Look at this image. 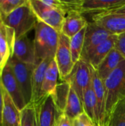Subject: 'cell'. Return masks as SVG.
<instances>
[{
	"instance_id": "obj_1",
	"label": "cell",
	"mask_w": 125,
	"mask_h": 126,
	"mask_svg": "<svg viewBox=\"0 0 125 126\" xmlns=\"http://www.w3.org/2000/svg\"><path fill=\"white\" fill-rule=\"evenodd\" d=\"M35 30L34 45L37 66L43 61L55 59L60 33L40 21H38Z\"/></svg>"
},
{
	"instance_id": "obj_2",
	"label": "cell",
	"mask_w": 125,
	"mask_h": 126,
	"mask_svg": "<svg viewBox=\"0 0 125 126\" xmlns=\"http://www.w3.org/2000/svg\"><path fill=\"white\" fill-rule=\"evenodd\" d=\"M1 20L4 25L14 30L15 38L27 35L28 32L35 27L38 21L32 9L29 0L9 15L1 17Z\"/></svg>"
},
{
	"instance_id": "obj_3",
	"label": "cell",
	"mask_w": 125,
	"mask_h": 126,
	"mask_svg": "<svg viewBox=\"0 0 125 126\" xmlns=\"http://www.w3.org/2000/svg\"><path fill=\"white\" fill-rule=\"evenodd\" d=\"M106 97V119H108L116 103L125 97V59L104 81Z\"/></svg>"
},
{
	"instance_id": "obj_4",
	"label": "cell",
	"mask_w": 125,
	"mask_h": 126,
	"mask_svg": "<svg viewBox=\"0 0 125 126\" xmlns=\"http://www.w3.org/2000/svg\"><path fill=\"white\" fill-rule=\"evenodd\" d=\"M30 5L38 21L61 33L63 21L66 13L58 8L49 7L41 0H29Z\"/></svg>"
},
{
	"instance_id": "obj_5",
	"label": "cell",
	"mask_w": 125,
	"mask_h": 126,
	"mask_svg": "<svg viewBox=\"0 0 125 126\" xmlns=\"http://www.w3.org/2000/svg\"><path fill=\"white\" fill-rule=\"evenodd\" d=\"M9 63L12 66L13 74L19 85L26 105L31 104L32 77L35 66L24 63L18 61L14 55L10 58Z\"/></svg>"
},
{
	"instance_id": "obj_6",
	"label": "cell",
	"mask_w": 125,
	"mask_h": 126,
	"mask_svg": "<svg viewBox=\"0 0 125 126\" xmlns=\"http://www.w3.org/2000/svg\"><path fill=\"white\" fill-rule=\"evenodd\" d=\"M64 81L70 83L83 102L84 92L92 83L91 66L83 59H80L74 64L71 72Z\"/></svg>"
},
{
	"instance_id": "obj_7",
	"label": "cell",
	"mask_w": 125,
	"mask_h": 126,
	"mask_svg": "<svg viewBox=\"0 0 125 126\" xmlns=\"http://www.w3.org/2000/svg\"><path fill=\"white\" fill-rule=\"evenodd\" d=\"M72 10L83 13H104L125 5V0H72Z\"/></svg>"
},
{
	"instance_id": "obj_8",
	"label": "cell",
	"mask_w": 125,
	"mask_h": 126,
	"mask_svg": "<svg viewBox=\"0 0 125 126\" xmlns=\"http://www.w3.org/2000/svg\"><path fill=\"white\" fill-rule=\"evenodd\" d=\"M55 60L59 70V78L62 81H64L71 72L74 63L72 61L70 49V38L63 33L60 34L59 43Z\"/></svg>"
},
{
	"instance_id": "obj_9",
	"label": "cell",
	"mask_w": 125,
	"mask_h": 126,
	"mask_svg": "<svg viewBox=\"0 0 125 126\" xmlns=\"http://www.w3.org/2000/svg\"><path fill=\"white\" fill-rule=\"evenodd\" d=\"M0 80L2 87L7 92L17 109L20 111H22L27 105L9 61L0 75Z\"/></svg>"
},
{
	"instance_id": "obj_10",
	"label": "cell",
	"mask_w": 125,
	"mask_h": 126,
	"mask_svg": "<svg viewBox=\"0 0 125 126\" xmlns=\"http://www.w3.org/2000/svg\"><path fill=\"white\" fill-rule=\"evenodd\" d=\"M91 20L113 35L125 32V13H98L92 15Z\"/></svg>"
},
{
	"instance_id": "obj_11",
	"label": "cell",
	"mask_w": 125,
	"mask_h": 126,
	"mask_svg": "<svg viewBox=\"0 0 125 126\" xmlns=\"http://www.w3.org/2000/svg\"><path fill=\"white\" fill-rule=\"evenodd\" d=\"M92 87L97 99V126H105L106 97L104 81L100 78L97 71L91 66Z\"/></svg>"
},
{
	"instance_id": "obj_12",
	"label": "cell",
	"mask_w": 125,
	"mask_h": 126,
	"mask_svg": "<svg viewBox=\"0 0 125 126\" xmlns=\"http://www.w3.org/2000/svg\"><path fill=\"white\" fill-rule=\"evenodd\" d=\"M15 40L14 30L4 24L0 13V75L10 58L13 55Z\"/></svg>"
},
{
	"instance_id": "obj_13",
	"label": "cell",
	"mask_w": 125,
	"mask_h": 126,
	"mask_svg": "<svg viewBox=\"0 0 125 126\" xmlns=\"http://www.w3.org/2000/svg\"><path fill=\"white\" fill-rule=\"evenodd\" d=\"M113 35V34L111 32L100 27L97 24L93 21L88 22L82 55L93 50L95 47L103 43Z\"/></svg>"
},
{
	"instance_id": "obj_14",
	"label": "cell",
	"mask_w": 125,
	"mask_h": 126,
	"mask_svg": "<svg viewBox=\"0 0 125 126\" xmlns=\"http://www.w3.org/2000/svg\"><path fill=\"white\" fill-rule=\"evenodd\" d=\"M117 38L118 35H113L93 50L82 55L81 59L90 64L94 69H97L109 52L115 48Z\"/></svg>"
},
{
	"instance_id": "obj_15",
	"label": "cell",
	"mask_w": 125,
	"mask_h": 126,
	"mask_svg": "<svg viewBox=\"0 0 125 126\" xmlns=\"http://www.w3.org/2000/svg\"><path fill=\"white\" fill-rule=\"evenodd\" d=\"M13 55L24 63L35 66L34 41H32L27 35L15 38L13 47Z\"/></svg>"
},
{
	"instance_id": "obj_16",
	"label": "cell",
	"mask_w": 125,
	"mask_h": 126,
	"mask_svg": "<svg viewBox=\"0 0 125 126\" xmlns=\"http://www.w3.org/2000/svg\"><path fill=\"white\" fill-rule=\"evenodd\" d=\"M34 106L38 114L40 126H56L57 113L52 95L45 97Z\"/></svg>"
},
{
	"instance_id": "obj_17",
	"label": "cell",
	"mask_w": 125,
	"mask_h": 126,
	"mask_svg": "<svg viewBox=\"0 0 125 126\" xmlns=\"http://www.w3.org/2000/svg\"><path fill=\"white\" fill-rule=\"evenodd\" d=\"M88 21L82 13L75 10H70L65 16L61 33L71 38L86 27Z\"/></svg>"
},
{
	"instance_id": "obj_18",
	"label": "cell",
	"mask_w": 125,
	"mask_h": 126,
	"mask_svg": "<svg viewBox=\"0 0 125 126\" xmlns=\"http://www.w3.org/2000/svg\"><path fill=\"white\" fill-rule=\"evenodd\" d=\"M52 61L45 60L35 66L32 77V102L35 105L38 103L42 98V87L43 84L45 73L46 69Z\"/></svg>"
},
{
	"instance_id": "obj_19",
	"label": "cell",
	"mask_w": 125,
	"mask_h": 126,
	"mask_svg": "<svg viewBox=\"0 0 125 126\" xmlns=\"http://www.w3.org/2000/svg\"><path fill=\"white\" fill-rule=\"evenodd\" d=\"M3 89L4 104L1 113V126H20L21 111L17 109L7 92Z\"/></svg>"
},
{
	"instance_id": "obj_20",
	"label": "cell",
	"mask_w": 125,
	"mask_h": 126,
	"mask_svg": "<svg viewBox=\"0 0 125 126\" xmlns=\"http://www.w3.org/2000/svg\"><path fill=\"white\" fill-rule=\"evenodd\" d=\"M124 60V57L119 50L116 48L113 49L96 69L100 78L105 81Z\"/></svg>"
},
{
	"instance_id": "obj_21",
	"label": "cell",
	"mask_w": 125,
	"mask_h": 126,
	"mask_svg": "<svg viewBox=\"0 0 125 126\" xmlns=\"http://www.w3.org/2000/svg\"><path fill=\"white\" fill-rule=\"evenodd\" d=\"M59 78V70L55 60H52L49 64L44 77L42 87V98L49 95H52L57 85Z\"/></svg>"
},
{
	"instance_id": "obj_22",
	"label": "cell",
	"mask_w": 125,
	"mask_h": 126,
	"mask_svg": "<svg viewBox=\"0 0 125 126\" xmlns=\"http://www.w3.org/2000/svg\"><path fill=\"white\" fill-rule=\"evenodd\" d=\"M71 85L67 81H62L57 83L54 94L52 95L55 105L57 115L64 113L68 101Z\"/></svg>"
},
{
	"instance_id": "obj_23",
	"label": "cell",
	"mask_w": 125,
	"mask_h": 126,
	"mask_svg": "<svg viewBox=\"0 0 125 126\" xmlns=\"http://www.w3.org/2000/svg\"><path fill=\"white\" fill-rule=\"evenodd\" d=\"M84 112L85 111L83 102L81 101L80 98L74 90V89L71 86L64 114L71 120L73 121L75 118H77L78 116Z\"/></svg>"
},
{
	"instance_id": "obj_24",
	"label": "cell",
	"mask_w": 125,
	"mask_h": 126,
	"mask_svg": "<svg viewBox=\"0 0 125 126\" xmlns=\"http://www.w3.org/2000/svg\"><path fill=\"white\" fill-rule=\"evenodd\" d=\"M83 105L85 113L97 126V99L92 87V83L84 92Z\"/></svg>"
},
{
	"instance_id": "obj_25",
	"label": "cell",
	"mask_w": 125,
	"mask_h": 126,
	"mask_svg": "<svg viewBox=\"0 0 125 126\" xmlns=\"http://www.w3.org/2000/svg\"><path fill=\"white\" fill-rule=\"evenodd\" d=\"M105 126H125V97L116 103Z\"/></svg>"
},
{
	"instance_id": "obj_26",
	"label": "cell",
	"mask_w": 125,
	"mask_h": 126,
	"mask_svg": "<svg viewBox=\"0 0 125 126\" xmlns=\"http://www.w3.org/2000/svg\"><path fill=\"white\" fill-rule=\"evenodd\" d=\"M85 31L86 27H85L82 30L74 35L71 38H70V49L72 56V61L74 64L81 59V55L84 46Z\"/></svg>"
},
{
	"instance_id": "obj_27",
	"label": "cell",
	"mask_w": 125,
	"mask_h": 126,
	"mask_svg": "<svg viewBox=\"0 0 125 126\" xmlns=\"http://www.w3.org/2000/svg\"><path fill=\"white\" fill-rule=\"evenodd\" d=\"M35 117V109L33 104L27 105L21 111V125L20 126H34Z\"/></svg>"
},
{
	"instance_id": "obj_28",
	"label": "cell",
	"mask_w": 125,
	"mask_h": 126,
	"mask_svg": "<svg viewBox=\"0 0 125 126\" xmlns=\"http://www.w3.org/2000/svg\"><path fill=\"white\" fill-rule=\"evenodd\" d=\"M27 0H0L1 16H5L11 13L16 8L23 5Z\"/></svg>"
},
{
	"instance_id": "obj_29",
	"label": "cell",
	"mask_w": 125,
	"mask_h": 126,
	"mask_svg": "<svg viewBox=\"0 0 125 126\" xmlns=\"http://www.w3.org/2000/svg\"><path fill=\"white\" fill-rule=\"evenodd\" d=\"M72 123L73 126H97L85 112L75 118Z\"/></svg>"
},
{
	"instance_id": "obj_30",
	"label": "cell",
	"mask_w": 125,
	"mask_h": 126,
	"mask_svg": "<svg viewBox=\"0 0 125 126\" xmlns=\"http://www.w3.org/2000/svg\"><path fill=\"white\" fill-rule=\"evenodd\" d=\"M115 48L119 50V52L125 59V32L118 35V38Z\"/></svg>"
},
{
	"instance_id": "obj_31",
	"label": "cell",
	"mask_w": 125,
	"mask_h": 126,
	"mask_svg": "<svg viewBox=\"0 0 125 126\" xmlns=\"http://www.w3.org/2000/svg\"><path fill=\"white\" fill-rule=\"evenodd\" d=\"M55 126H73L72 120H71L64 113L57 115Z\"/></svg>"
},
{
	"instance_id": "obj_32",
	"label": "cell",
	"mask_w": 125,
	"mask_h": 126,
	"mask_svg": "<svg viewBox=\"0 0 125 126\" xmlns=\"http://www.w3.org/2000/svg\"><path fill=\"white\" fill-rule=\"evenodd\" d=\"M3 104H4L3 89H2V86H1V80H0V126H1V113H2Z\"/></svg>"
},
{
	"instance_id": "obj_33",
	"label": "cell",
	"mask_w": 125,
	"mask_h": 126,
	"mask_svg": "<svg viewBox=\"0 0 125 126\" xmlns=\"http://www.w3.org/2000/svg\"><path fill=\"white\" fill-rule=\"evenodd\" d=\"M108 13H125V5L119 7V8H117V9H115L113 10H111Z\"/></svg>"
},
{
	"instance_id": "obj_34",
	"label": "cell",
	"mask_w": 125,
	"mask_h": 126,
	"mask_svg": "<svg viewBox=\"0 0 125 126\" xmlns=\"http://www.w3.org/2000/svg\"><path fill=\"white\" fill-rule=\"evenodd\" d=\"M40 126L39 125V121H38V114L36 113L35 111V126Z\"/></svg>"
}]
</instances>
